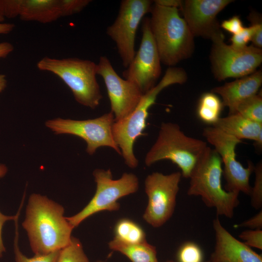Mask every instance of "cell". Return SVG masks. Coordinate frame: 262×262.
<instances>
[{"instance_id":"1","label":"cell","mask_w":262,"mask_h":262,"mask_svg":"<svg viewBox=\"0 0 262 262\" xmlns=\"http://www.w3.org/2000/svg\"><path fill=\"white\" fill-rule=\"evenodd\" d=\"M64 213L63 206L47 196L35 193L30 195L22 226L35 255L60 250L70 243L74 228Z\"/></svg>"},{"instance_id":"2","label":"cell","mask_w":262,"mask_h":262,"mask_svg":"<svg viewBox=\"0 0 262 262\" xmlns=\"http://www.w3.org/2000/svg\"><path fill=\"white\" fill-rule=\"evenodd\" d=\"M175 7L154 3L150 12V30L161 62L169 67L190 57L194 48V36Z\"/></svg>"},{"instance_id":"3","label":"cell","mask_w":262,"mask_h":262,"mask_svg":"<svg viewBox=\"0 0 262 262\" xmlns=\"http://www.w3.org/2000/svg\"><path fill=\"white\" fill-rule=\"evenodd\" d=\"M222 165L218 153L207 146L190 173L187 195L200 196L207 206L215 209L217 215L231 218L239 204V194L223 188Z\"/></svg>"},{"instance_id":"4","label":"cell","mask_w":262,"mask_h":262,"mask_svg":"<svg viewBox=\"0 0 262 262\" xmlns=\"http://www.w3.org/2000/svg\"><path fill=\"white\" fill-rule=\"evenodd\" d=\"M186 80L187 74L183 69L169 67L160 82L143 95L135 110L126 117L114 123L112 133L114 140L129 167L134 168L138 165L133 145L137 138L145 134L143 131L147 126L148 110L155 103L157 96L167 86L182 84Z\"/></svg>"},{"instance_id":"5","label":"cell","mask_w":262,"mask_h":262,"mask_svg":"<svg viewBox=\"0 0 262 262\" xmlns=\"http://www.w3.org/2000/svg\"><path fill=\"white\" fill-rule=\"evenodd\" d=\"M41 71L49 72L60 78L70 88L80 104L96 108L102 98L97 80V64L78 58L56 59L44 57L37 63Z\"/></svg>"},{"instance_id":"6","label":"cell","mask_w":262,"mask_h":262,"mask_svg":"<svg viewBox=\"0 0 262 262\" xmlns=\"http://www.w3.org/2000/svg\"><path fill=\"white\" fill-rule=\"evenodd\" d=\"M207 147L205 141L186 135L177 124L163 122L145 163L149 166L161 160H170L180 168L182 176L188 179Z\"/></svg>"},{"instance_id":"7","label":"cell","mask_w":262,"mask_h":262,"mask_svg":"<svg viewBox=\"0 0 262 262\" xmlns=\"http://www.w3.org/2000/svg\"><path fill=\"white\" fill-rule=\"evenodd\" d=\"M93 176L96 183L94 196L80 212L73 216L66 217L74 228L99 212L118 210L120 208L118 200L135 193L138 189V178L132 173H125L120 178L114 180L110 169H96L93 172Z\"/></svg>"},{"instance_id":"8","label":"cell","mask_w":262,"mask_h":262,"mask_svg":"<svg viewBox=\"0 0 262 262\" xmlns=\"http://www.w3.org/2000/svg\"><path fill=\"white\" fill-rule=\"evenodd\" d=\"M202 135L221 158L224 164L223 174L226 181L224 189L249 196L251 190L249 179L255 166L249 161L247 166L245 167L236 159L235 148L242 141L213 126L205 128Z\"/></svg>"},{"instance_id":"9","label":"cell","mask_w":262,"mask_h":262,"mask_svg":"<svg viewBox=\"0 0 262 262\" xmlns=\"http://www.w3.org/2000/svg\"><path fill=\"white\" fill-rule=\"evenodd\" d=\"M219 38L213 42L210 55L215 78L223 81L229 78H240L256 71L262 62V49L252 45L236 48Z\"/></svg>"},{"instance_id":"10","label":"cell","mask_w":262,"mask_h":262,"mask_svg":"<svg viewBox=\"0 0 262 262\" xmlns=\"http://www.w3.org/2000/svg\"><path fill=\"white\" fill-rule=\"evenodd\" d=\"M115 121L114 115L110 111L98 118L83 120L54 118L47 120L45 125L55 134H70L82 139L86 143V150L90 155L103 147L112 148L121 155L112 133Z\"/></svg>"},{"instance_id":"11","label":"cell","mask_w":262,"mask_h":262,"mask_svg":"<svg viewBox=\"0 0 262 262\" xmlns=\"http://www.w3.org/2000/svg\"><path fill=\"white\" fill-rule=\"evenodd\" d=\"M181 177L180 171L168 175L153 172L146 178L148 203L143 217L151 226L160 227L172 216Z\"/></svg>"},{"instance_id":"12","label":"cell","mask_w":262,"mask_h":262,"mask_svg":"<svg viewBox=\"0 0 262 262\" xmlns=\"http://www.w3.org/2000/svg\"><path fill=\"white\" fill-rule=\"evenodd\" d=\"M153 2L150 0H123L118 15L106 33L115 43L122 65L127 68L135 54L136 31L145 16L150 12Z\"/></svg>"},{"instance_id":"13","label":"cell","mask_w":262,"mask_h":262,"mask_svg":"<svg viewBox=\"0 0 262 262\" xmlns=\"http://www.w3.org/2000/svg\"><path fill=\"white\" fill-rule=\"evenodd\" d=\"M142 21L140 47L122 75L145 94L156 85L161 74V62L150 30L149 18L144 17Z\"/></svg>"},{"instance_id":"14","label":"cell","mask_w":262,"mask_h":262,"mask_svg":"<svg viewBox=\"0 0 262 262\" xmlns=\"http://www.w3.org/2000/svg\"><path fill=\"white\" fill-rule=\"evenodd\" d=\"M97 74L100 76L106 87L111 111L115 121L130 115L140 101L143 93L133 82L119 76L109 59L99 57L97 64Z\"/></svg>"},{"instance_id":"15","label":"cell","mask_w":262,"mask_h":262,"mask_svg":"<svg viewBox=\"0 0 262 262\" xmlns=\"http://www.w3.org/2000/svg\"><path fill=\"white\" fill-rule=\"evenodd\" d=\"M230 0H187L181 10L183 19L194 36L214 40L224 37L216 16Z\"/></svg>"},{"instance_id":"16","label":"cell","mask_w":262,"mask_h":262,"mask_svg":"<svg viewBox=\"0 0 262 262\" xmlns=\"http://www.w3.org/2000/svg\"><path fill=\"white\" fill-rule=\"evenodd\" d=\"M215 244L210 262H262V257L244 242L232 236L221 224L218 217L213 220Z\"/></svg>"},{"instance_id":"17","label":"cell","mask_w":262,"mask_h":262,"mask_svg":"<svg viewBox=\"0 0 262 262\" xmlns=\"http://www.w3.org/2000/svg\"><path fill=\"white\" fill-rule=\"evenodd\" d=\"M262 84V72L256 71L246 76L213 88L211 92L221 97L224 106L229 109V115L236 113L238 105L257 94Z\"/></svg>"},{"instance_id":"18","label":"cell","mask_w":262,"mask_h":262,"mask_svg":"<svg viewBox=\"0 0 262 262\" xmlns=\"http://www.w3.org/2000/svg\"><path fill=\"white\" fill-rule=\"evenodd\" d=\"M15 17L42 23L62 17L61 0H14Z\"/></svg>"},{"instance_id":"19","label":"cell","mask_w":262,"mask_h":262,"mask_svg":"<svg viewBox=\"0 0 262 262\" xmlns=\"http://www.w3.org/2000/svg\"><path fill=\"white\" fill-rule=\"evenodd\" d=\"M212 126L241 140L246 139L255 142H262V123L249 120L237 113L220 117Z\"/></svg>"},{"instance_id":"20","label":"cell","mask_w":262,"mask_h":262,"mask_svg":"<svg viewBox=\"0 0 262 262\" xmlns=\"http://www.w3.org/2000/svg\"><path fill=\"white\" fill-rule=\"evenodd\" d=\"M108 246L111 249L121 253L131 262H159L156 247L147 241L128 244L114 239L109 243Z\"/></svg>"},{"instance_id":"21","label":"cell","mask_w":262,"mask_h":262,"mask_svg":"<svg viewBox=\"0 0 262 262\" xmlns=\"http://www.w3.org/2000/svg\"><path fill=\"white\" fill-rule=\"evenodd\" d=\"M223 107L222 100L216 94L206 92L199 99L197 115L202 122L213 125L220 117Z\"/></svg>"},{"instance_id":"22","label":"cell","mask_w":262,"mask_h":262,"mask_svg":"<svg viewBox=\"0 0 262 262\" xmlns=\"http://www.w3.org/2000/svg\"><path fill=\"white\" fill-rule=\"evenodd\" d=\"M114 239L128 244H136L146 241V234L142 228L134 221L122 218L116 223Z\"/></svg>"},{"instance_id":"23","label":"cell","mask_w":262,"mask_h":262,"mask_svg":"<svg viewBox=\"0 0 262 262\" xmlns=\"http://www.w3.org/2000/svg\"><path fill=\"white\" fill-rule=\"evenodd\" d=\"M235 113L252 121L262 123V95L257 94L242 101L237 106Z\"/></svg>"},{"instance_id":"24","label":"cell","mask_w":262,"mask_h":262,"mask_svg":"<svg viewBox=\"0 0 262 262\" xmlns=\"http://www.w3.org/2000/svg\"><path fill=\"white\" fill-rule=\"evenodd\" d=\"M57 262H90L81 241L72 237L70 243L61 250Z\"/></svg>"},{"instance_id":"25","label":"cell","mask_w":262,"mask_h":262,"mask_svg":"<svg viewBox=\"0 0 262 262\" xmlns=\"http://www.w3.org/2000/svg\"><path fill=\"white\" fill-rule=\"evenodd\" d=\"M18 217L14 221L16 226V234L14 239V253L16 262H57L60 250L46 255H35L28 258L20 250L18 246Z\"/></svg>"},{"instance_id":"26","label":"cell","mask_w":262,"mask_h":262,"mask_svg":"<svg viewBox=\"0 0 262 262\" xmlns=\"http://www.w3.org/2000/svg\"><path fill=\"white\" fill-rule=\"evenodd\" d=\"M203 252L196 244L188 242L180 247L177 253L178 262H202Z\"/></svg>"},{"instance_id":"27","label":"cell","mask_w":262,"mask_h":262,"mask_svg":"<svg viewBox=\"0 0 262 262\" xmlns=\"http://www.w3.org/2000/svg\"><path fill=\"white\" fill-rule=\"evenodd\" d=\"M255 181L251 187L250 196L251 206L255 209H261L262 206V163L259 162L255 166Z\"/></svg>"},{"instance_id":"28","label":"cell","mask_w":262,"mask_h":262,"mask_svg":"<svg viewBox=\"0 0 262 262\" xmlns=\"http://www.w3.org/2000/svg\"><path fill=\"white\" fill-rule=\"evenodd\" d=\"M62 16L77 14L83 10L92 1L90 0H61Z\"/></svg>"},{"instance_id":"29","label":"cell","mask_w":262,"mask_h":262,"mask_svg":"<svg viewBox=\"0 0 262 262\" xmlns=\"http://www.w3.org/2000/svg\"><path fill=\"white\" fill-rule=\"evenodd\" d=\"M248 20L253 26L254 33L251 39L252 45L259 49L262 48V22L260 15L254 11L250 13Z\"/></svg>"},{"instance_id":"30","label":"cell","mask_w":262,"mask_h":262,"mask_svg":"<svg viewBox=\"0 0 262 262\" xmlns=\"http://www.w3.org/2000/svg\"><path fill=\"white\" fill-rule=\"evenodd\" d=\"M239 237L244 241V243L249 247L262 249V229H247L243 231Z\"/></svg>"},{"instance_id":"31","label":"cell","mask_w":262,"mask_h":262,"mask_svg":"<svg viewBox=\"0 0 262 262\" xmlns=\"http://www.w3.org/2000/svg\"><path fill=\"white\" fill-rule=\"evenodd\" d=\"M253 33L254 28L251 25L248 27H244L241 32L232 35L230 39V45L236 48L246 47L248 42L251 41Z\"/></svg>"},{"instance_id":"32","label":"cell","mask_w":262,"mask_h":262,"mask_svg":"<svg viewBox=\"0 0 262 262\" xmlns=\"http://www.w3.org/2000/svg\"><path fill=\"white\" fill-rule=\"evenodd\" d=\"M220 28H222L229 33L236 34L241 32L244 29L243 23L239 16H233L231 18L224 20L220 25Z\"/></svg>"},{"instance_id":"33","label":"cell","mask_w":262,"mask_h":262,"mask_svg":"<svg viewBox=\"0 0 262 262\" xmlns=\"http://www.w3.org/2000/svg\"><path fill=\"white\" fill-rule=\"evenodd\" d=\"M235 228L245 227L250 229H262V210L256 215L248 220L236 225Z\"/></svg>"},{"instance_id":"34","label":"cell","mask_w":262,"mask_h":262,"mask_svg":"<svg viewBox=\"0 0 262 262\" xmlns=\"http://www.w3.org/2000/svg\"><path fill=\"white\" fill-rule=\"evenodd\" d=\"M24 196L22 200L21 204L20 206L19 210L17 213L15 215L8 216L2 214L0 211V258H1L3 253L5 251V248L4 246L3 240L2 238V230L3 226L6 221L9 220L15 221L17 217L19 216L20 213V211L22 207V205L24 201Z\"/></svg>"},{"instance_id":"35","label":"cell","mask_w":262,"mask_h":262,"mask_svg":"<svg viewBox=\"0 0 262 262\" xmlns=\"http://www.w3.org/2000/svg\"><path fill=\"white\" fill-rule=\"evenodd\" d=\"M154 3L164 7L177 8L179 10L181 8L183 1L180 0H156Z\"/></svg>"},{"instance_id":"36","label":"cell","mask_w":262,"mask_h":262,"mask_svg":"<svg viewBox=\"0 0 262 262\" xmlns=\"http://www.w3.org/2000/svg\"><path fill=\"white\" fill-rule=\"evenodd\" d=\"M14 50L12 44L4 42L0 43V58H5Z\"/></svg>"},{"instance_id":"37","label":"cell","mask_w":262,"mask_h":262,"mask_svg":"<svg viewBox=\"0 0 262 262\" xmlns=\"http://www.w3.org/2000/svg\"><path fill=\"white\" fill-rule=\"evenodd\" d=\"M15 28L12 23H0V34H7L11 32Z\"/></svg>"},{"instance_id":"38","label":"cell","mask_w":262,"mask_h":262,"mask_svg":"<svg viewBox=\"0 0 262 262\" xmlns=\"http://www.w3.org/2000/svg\"><path fill=\"white\" fill-rule=\"evenodd\" d=\"M6 85L7 80L6 76L3 74H0V93L4 90Z\"/></svg>"},{"instance_id":"39","label":"cell","mask_w":262,"mask_h":262,"mask_svg":"<svg viewBox=\"0 0 262 262\" xmlns=\"http://www.w3.org/2000/svg\"><path fill=\"white\" fill-rule=\"evenodd\" d=\"M7 171L6 166L0 163V178L3 177L6 174Z\"/></svg>"},{"instance_id":"40","label":"cell","mask_w":262,"mask_h":262,"mask_svg":"<svg viewBox=\"0 0 262 262\" xmlns=\"http://www.w3.org/2000/svg\"><path fill=\"white\" fill-rule=\"evenodd\" d=\"M4 18L5 17H4L0 8V23H2V22L4 20Z\"/></svg>"},{"instance_id":"41","label":"cell","mask_w":262,"mask_h":262,"mask_svg":"<svg viewBox=\"0 0 262 262\" xmlns=\"http://www.w3.org/2000/svg\"><path fill=\"white\" fill-rule=\"evenodd\" d=\"M165 262H174V261H172V260H168Z\"/></svg>"},{"instance_id":"42","label":"cell","mask_w":262,"mask_h":262,"mask_svg":"<svg viewBox=\"0 0 262 262\" xmlns=\"http://www.w3.org/2000/svg\"><path fill=\"white\" fill-rule=\"evenodd\" d=\"M96 262H105V261H98Z\"/></svg>"},{"instance_id":"43","label":"cell","mask_w":262,"mask_h":262,"mask_svg":"<svg viewBox=\"0 0 262 262\" xmlns=\"http://www.w3.org/2000/svg\"><path fill=\"white\" fill-rule=\"evenodd\" d=\"M204 262H210L209 261H208Z\"/></svg>"}]
</instances>
